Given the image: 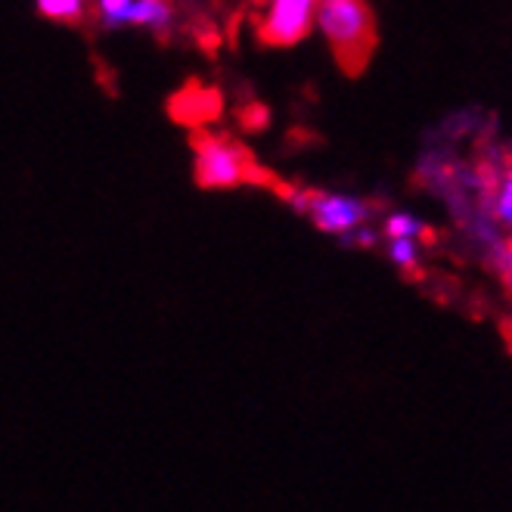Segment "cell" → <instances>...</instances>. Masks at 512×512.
Segmentation results:
<instances>
[{
  "instance_id": "cell-1",
  "label": "cell",
  "mask_w": 512,
  "mask_h": 512,
  "mask_svg": "<svg viewBox=\"0 0 512 512\" xmlns=\"http://www.w3.org/2000/svg\"><path fill=\"white\" fill-rule=\"evenodd\" d=\"M317 25L345 72H360L376 47V25L367 0H320Z\"/></svg>"
},
{
  "instance_id": "cell-2",
  "label": "cell",
  "mask_w": 512,
  "mask_h": 512,
  "mask_svg": "<svg viewBox=\"0 0 512 512\" xmlns=\"http://www.w3.org/2000/svg\"><path fill=\"white\" fill-rule=\"evenodd\" d=\"M193 174L205 190H233L261 180L252 153L233 137L199 131L193 137Z\"/></svg>"
},
{
  "instance_id": "cell-3",
  "label": "cell",
  "mask_w": 512,
  "mask_h": 512,
  "mask_svg": "<svg viewBox=\"0 0 512 512\" xmlns=\"http://www.w3.org/2000/svg\"><path fill=\"white\" fill-rule=\"evenodd\" d=\"M292 202V208L298 215H305L320 233L336 236L345 246L348 239L370 227L373 218V205L360 196H348V193H323V190H289L286 196Z\"/></svg>"
},
{
  "instance_id": "cell-4",
  "label": "cell",
  "mask_w": 512,
  "mask_h": 512,
  "mask_svg": "<svg viewBox=\"0 0 512 512\" xmlns=\"http://www.w3.org/2000/svg\"><path fill=\"white\" fill-rule=\"evenodd\" d=\"M311 10H314V0H274V4H270V16L261 25L264 44L289 47L301 41L311 28Z\"/></svg>"
},
{
  "instance_id": "cell-5",
  "label": "cell",
  "mask_w": 512,
  "mask_h": 512,
  "mask_svg": "<svg viewBox=\"0 0 512 512\" xmlns=\"http://www.w3.org/2000/svg\"><path fill=\"white\" fill-rule=\"evenodd\" d=\"M171 112L180 118V122L202 125L218 112V94H212V90H202V87H187L184 94L174 97Z\"/></svg>"
},
{
  "instance_id": "cell-6",
  "label": "cell",
  "mask_w": 512,
  "mask_h": 512,
  "mask_svg": "<svg viewBox=\"0 0 512 512\" xmlns=\"http://www.w3.org/2000/svg\"><path fill=\"white\" fill-rule=\"evenodd\" d=\"M385 239H413V243H429L432 227L413 212H388L382 221Z\"/></svg>"
},
{
  "instance_id": "cell-7",
  "label": "cell",
  "mask_w": 512,
  "mask_h": 512,
  "mask_svg": "<svg viewBox=\"0 0 512 512\" xmlns=\"http://www.w3.org/2000/svg\"><path fill=\"white\" fill-rule=\"evenodd\" d=\"M491 215L500 224V230L512 239V162L500 168L497 184L491 193Z\"/></svg>"
},
{
  "instance_id": "cell-8",
  "label": "cell",
  "mask_w": 512,
  "mask_h": 512,
  "mask_svg": "<svg viewBox=\"0 0 512 512\" xmlns=\"http://www.w3.org/2000/svg\"><path fill=\"white\" fill-rule=\"evenodd\" d=\"M385 255L404 274H416L423 267L426 258V243H413V239H388L385 243Z\"/></svg>"
},
{
  "instance_id": "cell-9",
  "label": "cell",
  "mask_w": 512,
  "mask_h": 512,
  "mask_svg": "<svg viewBox=\"0 0 512 512\" xmlns=\"http://www.w3.org/2000/svg\"><path fill=\"white\" fill-rule=\"evenodd\" d=\"M485 267L500 280V286L512 295V239L509 236L491 252V258L485 261Z\"/></svg>"
},
{
  "instance_id": "cell-10",
  "label": "cell",
  "mask_w": 512,
  "mask_h": 512,
  "mask_svg": "<svg viewBox=\"0 0 512 512\" xmlns=\"http://www.w3.org/2000/svg\"><path fill=\"white\" fill-rule=\"evenodd\" d=\"M168 19H171V10H168L165 0H137L134 10H131V22H137V25L162 28V25H168Z\"/></svg>"
},
{
  "instance_id": "cell-11",
  "label": "cell",
  "mask_w": 512,
  "mask_h": 512,
  "mask_svg": "<svg viewBox=\"0 0 512 512\" xmlns=\"http://www.w3.org/2000/svg\"><path fill=\"white\" fill-rule=\"evenodd\" d=\"M38 10L56 22H78L84 13V0H38Z\"/></svg>"
},
{
  "instance_id": "cell-12",
  "label": "cell",
  "mask_w": 512,
  "mask_h": 512,
  "mask_svg": "<svg viewBox=\"0 0 512 512\" xmlns=\"http://www.w3.org/2000/svg\"><path fill=\"white\" fill-rule=\"evenodd\" d=\"M137 0H100V13L109 25L118 22H131V10H134Z\"/></svg>"
}]
</instances>
